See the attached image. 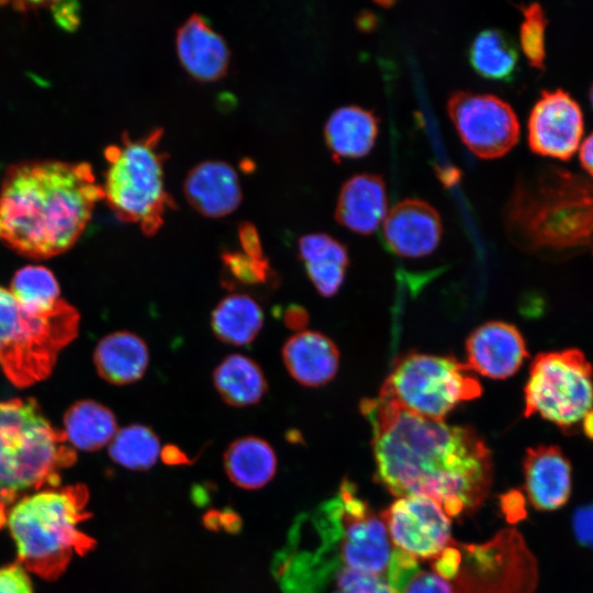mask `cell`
Wrapping results in <instances>:
<instances>
[{
    "instance_id": "6da1fadb",
    "label": "cell",
    "mask_w": 593,
    "mask_h": 593,
    "mask_svg": "<svg viewBox=\"0 0 593 593\" xmlns=\"http://www.w3.org/2000/svg\"><path fill=\"white\" fill-rule=\"evenodd\" d=\"M372 428L374 479L396 497L424 496L449 517L473 514L489 495L492 454L468 425L407 412L380 396L360 403Z\"/></svg>"
},
{
    "instance_id": "7a4b0ae2",
    "label": "cell",
    "mask_w": 593,
    "mask_h": 593,
    "mask_svg": "<svg viewBox=\"0 0 593 593\" xmlns=\"http://www.w3.org/2000/svg\"><path fill=\"white\" fill-rule=\"evenodd\" d=\"M102 199L88 163L14 164L0 187V239L25 257L51 258L78 240Z\"/></svg>"
},
{
    "instance_id": "3957f363",
    "label": "cell",
    "mask_w": 593,
    "mask_h": 593,
    "mask_svg": "<svg viewBox=\"0 0 593 593\" xmlns=\"http://www.w3.org/2000/svg\"><path fill=\"white\" fill-rule=\"evenodd\" d=\"M511 239L528 251L570 257L593 242V180L547 167L521 178L506 202Z\"/></svg>"
},
{
    "instance_id": "277c9868",
    "label": "cell",
    "mask_w": 593,
    "mask_h": 593,
    "mask_svg": "<svg viewBox=\"0 0 593 593\" xmlns=\"http://www.w3.org/2000/svg\"><path fill=\"white\" fill-rule=\"evenodd\" d=\"M87 503V488L75 484L46 486L19 496L9 508L0 506V526L8 527L19 563L55 580L74 556L90 551L96 541L80 529Z\"/></svg>"
},
{
    "instance_id": "5b68a950",
    "label": "cell",
    "mask_w": 593,
    "mask_h": 593,
    "mask_svg": "<svg viewBox=\"0 0 593 593\" xmlns=\"http://www.w3.org/2000/svg\"><path fill=\"white\" fill-rule=\"evenodd\" d=\"M76 461L63 430L55 428L34 399L0 401V505L20 494L59 485Z\"/></svg>"
},
{
    "instance_id": "8992f818",
    "label": "cell",
    "mask_w": 593,
    "mask_h": 593,
    "mask_svg": "<svg viewBox=\"0 0 593 593\" xmlns=\"http://www.w3.org/2000/svg\"><path fill=\"white\" fill-rule=\"evenodd\" d=\"M161 135L160 127L138 138L124 133L120 144L104 150V199L118 219L138 223L146 235L155 234L165 212L175 206L164 183L167 154L159 147Z\"/></svg>"
},
{
    "instance_id": "52a82bcc",
    "label": "cell",
    "mask_w": 593,
    "mask_h": 593,
    "mask_svg": "<svg viewBox=\"0 0 593 593\" xmlns=\"http://www.w3.org/2000/svg\"><path fill=\"white\" fill-rule=\"evenodd\" d=\"M78 311L64 300L46 313L32 312L0 287V367L16 387L47 378L59 351L77 335Z\"/></svg>"
},
{
    "instance_id": "ba28073f",
    "label": "cell",
    "mask_w": 593,
    "mask_h": 593,
    "mask_svg": "<svg viewBox=\"0 0 593 593\" xmlns=\"http://www.w3.org/2000/svg\"><path fill=\"white\" fill-rule=\"evenodd\" d=\"M428 562L452 593H534L538 583L536 557L516 528L502 529L482 544L452 539Z\"/></svg>"
},
{
    "instance_id": "9c48e42d",
    "label": "cell",
    "mask_w": 593,
    "mask_h": 593,
    "mask_svg": "<svg viewBox=\"0 0 593 593\" xmlns=\"http://www.w3.org/2000/svg\"><path fill=\"white\" fill-rule=\"evenodd\" d=\"M481 393V383L467 363L412 351L394 361L379 396L413 414L445 421L459 404Z\"/></svg>"
},
{
    "instance_id": "30bf717a",
    "label": "cell",
    "mask_w": 593,
    "mask_h": 593,
    "mask_svg": "<svg viewBox=\"0 0 593 593\" xmlns=\"http://www.w3.org/2000/svg\"><path fill=\"white\" fill-rule=\"evenodd\" d=\"M593 407V366L575 347L542 351L529 366L524 387V416L538 415L566 435L580 430Z\"/></svg>"
},
{
    "instance_id": "8fae6325",
    "label": "cell",
    "mask_w": 593,
    "mask_h": 593,
    "mask_svg": "<svg viewBox=\"0 0 593 593\" xmlns=\"http://www.w3.org/2000/svg\"><path fill=\"white\" fill-rule=\"evenodd\" d=\"M335 500L340 525L339 566L384 578L394 548L382 519L347 479L342 482Z\"/></svg>"
},
{
    "instance_id": "7c38bea8",
    "label": "cell",
    "mask_w": 593,
    "mask_h": 593,
    "mask_svg": "<svg viewBox=\"0 0 593 593\" xmlns=\"http://www.w3.org/2000/svg\"><path fill=\"white\" fill-rule=\"evenodd\" d=\"M447 110L462 142L481 158L503 156L518 141L516 113L495 94L455 90L448 97Z\"/></svg>"
},
{
    "instance_id": "4fadbf2b",
    "label": "cell",
    "mask_w": 593,
    "mask_h": 593,
    "mask_svg": "<svg viewBox=\"0 0 593 593\" xmlns=\"http://www.w3.org/2000/svg\"><path fill=\"white\" fill-rule=\"evenodd\" d=\"M380 518L392 546L421 561L433 560L452 540L450 517L424 496L398 497Z\"/></svg>"
},
{
    "instance_id": "5bb4252c",
    "label": "cell",
    "mask_w": 593,
    "mask_h": 593,
    "mask_svg": "<svg viewBox=\"0 0 593 593\" xmlns=\"http://www.w3.org/2000/svg\"><path fill=\"white\" fill-rule=\"evenodd\" d=\"M527 131L534 153L568 160L583 139V112L566 91H542L530 110Z\"/></svg>"
},
{
    "instance_id": "9a60e30c",
    "label": "cell",
    "mask_w": 593,
    "mask_h": 593,
    "mask_svg": "<svg viewBox=\"0 0 593 593\" xmlns=\"http://www.w3.org/2000/svg\"><path fill=\"white\" fill-rule=\"evenodd\" d=\"M443 224L437 210L417 198H405L394 204L382 222V237L394 254L418 258L438 245Z\"/></svg>"
},
{
    "instance_id": "2e32d148",
    "label": "cell",
    "mask_w": 593,
    "mask_h": 593,
    "mask_svg": "<svg viewBox=\"0 0 593 593\" xmlns=\"http://www.w3.org/2000/svg\"><path fill=\"white\" fill-rule=\"evenodd\" d=\"M466 354L472 371L496 380L515 374L528 357L519 329L502 321L477 327L466 340Z\"/></svg>"
},
{
    "instance_id": "e0dca14e",
    "label": "cell",
    "mask_w": 593,
    "mask_h": 593,
    "mask_svg": "<svg viewBox=\"0 0 593 593\" xmlns=\"http://www.w3.org/2000/svg\"><path fill=\"white\" fill-rule=\"evenodd\" d=\"M524 488L537 511L563 507L572 493V465L557 445L541 444L526 449L523 458Z\"/></svg>"
},
{
    "instance_id": "ac0fdd59",
    "label": "cell",
    "mask_w": 593,
    "mask_h": 593,
    "mask_svg": "<svg viewBox=\"0 0 593 593\" xmlns=\"http://www.w3.org/2000/svg\"><path fill=\"white\" fill-rule=\"evenodd\" d=\"M176 48L184 69L200 80L222 77L230 63L224 37L201 14L191 13L178 27Z\"/></svg>"
},
{
    "instance_id": "d6986e66",
    "label": "cell",
    "mask_w": 593,
    "mask_h": 593,
    "mask_svg": "<svg viewBox=\"0 0 593 593\" xmlns=\"http://www.w3.org/2000/svg\"><path fill=\"white\" fill-rule=\"evenodd\" d=\"M183 190L189 203L211 217L233 212L242 200L235 168L219 159H206L193 166L187 174Z\"/></svg>"
},
{
    "instance_id": "ffe728a7",
    "label": "cell",
    "mask_w": 593,
    "mask_h": 593,
    "mask_svg": "<svg viewBox=\"0 0 593 593\" xmlns=\"http://www.w3.org/2000/svg\"><path fill=\"white\" fill-rule=\"evenodd\" d=\"M388 213L385 182L380 175L360 172L342 186L335 208L336 221L358 234H370Z\"/></svg>"
},
{
    "instance_id": "44dd1931",
    "label": "cell",
    "mask_w": 593,
    "mask_h": 593,
    "mask_svg": "<svg viewBox=\"0 0 593 593\" xmlns=\"http://www.w3.org/2000/svg\"><path fill=\"white\" fill-rule=\"evenodd\" d=\"M282 361L289 374L304 387H321L336 374L339 351L335 343L316 331H302L282 346Z\"/></svg>"
},
{
    "instance_id": "7402d4cb",
    "label": "cell",
    "mask_w": 593,
    "mask_h": 593,
    "mask_svg": "<svg viewBox=\"0 0 593 593\" xmlns=\"http://www.w3.org/2000/svg\"><path fill=\"white\" fill-rule=\"evenodd\" d=\"M93 361L98 374L111 384L139 380L149 362L148 347L138 335L121 331L104 336L96 347Z\"/></svg>"
},
{
    "instance_id": "603a6c76",
    "label": "cell",
    "mask_w": 593,
    "mask_h": 593,
    "mask_svg": "<svg viewBox=\"0 0 593 593\" xmlns=\"http://www.w3.org/2000/svg\"><path fill=\"white\" fill-rule=\"evenodd\" d=\"M379 132V118L369 109L356 104L334 110L324 126V136L334 159L366 155Z\"/></svg>"
},
{
    "instance_id": "cb8c5ba5",
    "label": "cell",
    "mask_w": 593,
    "mask_h": 593,
    "mask_svg": "<svg viewBox=\"0 0 593 593\" xmlns=\"http://www.w3.org/2000/svg\"><path fill=\"white\" fill-rule=\"evenodd\" d=\"M299 256L317 292L333 296L342 287L349 264L347 248L326 233L303 235L298 243Z\"/></svg>"
},
{
    "instance_id": "d4e9b609",
    "label": "cell",
    "mask_w": 593,
    "mask_h": 593,
    "mask_svg": "<svg viewBox=\"0 0 593 593\" xmlns=\"http://www.w3.org/2000/svg\"><path fill=\"white\" fill-rule=\"evenodd\" d=\"M224 468L235 485L256 490L272 480L277 470V456L265 439L245 436L234 440L225 450Z\"/></svg>"
},
{
    "instance_id": "484cf974",
    "label": "cell",
    "mask_w": 593,
    "mask_h": 593,
    "mask_svg": "<svg viewBox=\"0 0 593 593\" xmlns=\"http://www.w3.org/2000/svg\"><path fill=\"white\" fill-rule=\"evenodd\" d=\"M213 384L222 400L235 407L257 404L268 390L261 367L240 354L226 356L216 366Z\"/></svg>"
},
{
    "instance_id": "4316f807",
    "label": "cell",
    "mask_w": 593,
    "mask_h": 593,
    "mask_svg": "<svg viewBox=\"0 0 593 593\" xmlns=\"http://www.w3.org/2000/svg\"><path fill=\"white\" fill-rule=\"evenodd\" d=\"M264 326V312L258 302L245 293L223 298L211 314V328L216 338L235 346L255 340Z\"/></svg>"
},
{
    "instance_id": "83f0119b",
    "label": "cell",
    "mask_w": 593,
    "mask_h": 593,
    "mask_svg": "<svg viewBox=\"0 0 593 593\" xmlns=\"http://www.w3.org/2000/svg\"><path fill=\"white\" fill-rule=\"evenodd\" d=\"M63 432L72 448L94 451L110 444L118 424L109 407L92 400H81L66 411Z\"/></svg>"
},
{
    "instance_id": "f1b7e54d",
    "label": "cell",
    "mask_w": 593,
    "mask_h": 593,
    "mask_svg": "<svg viewBox=\"0 0 593 593\" xmlns=\"http://www.w3.org/2000/svg\"><path fill=\"white\" fill-rule=\"evenodd\" d=\"M468 58L482 77L493 80L513 78L518 63V51L513 38L503 30H481L471 41Z\"/></svg>"
},
{
    "instance_id": "f546056e",
    "label": "cell",
    "mask_w": 593,
    "mask_h": 593,
    "mask_svg": "<svg viewBox=\"0 0 593 593\" xmlns=\"http://www.w3.org/2000/svg\"><path fill=\"white\" fill-rule=\"evenodd\" d=\"M160 454V443L148 426L132 424L116 432L109 444L111 459L131 470H146L153 467Z\"/></svg>"
},
{
    "instance_id": "4dcf8cb0",
    "label": "cell",
    "mask_w": 593,
    "mask_h": 593,
    "mask_svg": "<svg viewBox=\"0 0 593 593\" xmlns=\"http://www.w3.org/2000/svg\"><path fill=\"white\" fill-rule=\"evenodd\" d=\"M394 548V547H393ZM421 560L394 548L384 579L392 593H452L450 584Z\"/></svg>"
},
{
    "instance_id": "1f68e13d",
    "label": "cell",
    "mask_w": 593,
    "mask_h": 593,
    "mask_svg": "<svg viewBox=\"0 0 593 593\" xmlns=\"http://www.w3.org/2000/svg\"><path fill=\"white\" fill-rule=\"evenodd\" d=\"M10 292L32 312L54 310L59 298V286L53 272L43 266H25L12 278Z\"/></svg>"
},
{
    "instance_id": "d6a6232c",
    "label": "cell",
    "mask_w": 593,
    "mask_h": 593,
    "mask_svg": "<svg viewBox=\"0 0 593 593\" xmlns=\"http://www.w3.org/2000/svg\"><path fill=\"white\" fill-rule=\"evenodd\" d=\"M227 287H259L277 282L268 259L254 258L239 250H224L221 255Z\"/></svg>"
},
{
    "instance_id": "836d02e7",
    "label": "cell",
    "mask_w": 593,
    "mask_h": 593,
    "mask_svg": "<svg viewBox=\"0 0 593 593\" xmlns=\"http://www.w3.org/2000/svg\"><path fill=\"white\" fill-rule=\"evenodd\" d=\"M523 21L519 26V45L530 66L544 69L546 59L547 19L539 3L519 7Z\"/></svg>"
},
{
    "instance_id": "e575fe53",
    "label": "cell",
    "mask_w": 593,
    "mask_h": 593,
    "mask_svg": "<svg viewBox=\"0 0 593 593\" xmlns=\"http://www.w3.org/2000/svg\"><path fill=\"white\" fill-rule=\"evenodd\" d=\"M336 589L332 593H392L385 579L349 569L336 573Z\"/></svg>"
},
{
    "instance_id": "d590c367",
    "label": "cell",
    "mask_w": 593,
    "mask_h": 593,
    "mask_svg": "<svg viewBox=\"0 0 593 593\" xmlns=\"http://www.w3.org/2000/svg\"><path fill=\"white\" fill-rule=\"evenodd\" d=\"M0 593H34L27 570L19 562L0 567Z\"/></svg>"
},
{
    "instance_id": "8d00e7d4",
    "label": "cell",
    "mask_w": 593,
    "mask_h": 593,
    "mask_svg": "<svg viewBox=\"0 0 593 593\" xmlns=\"http://www.w3.org/2000/svg\"><path fill=\"white\" fill-rule=\"evenodd\" d=\"M572 532L580 545L593 549V503L582 505L574 511Z\"/></svg>"
},
{
    "instance_id": "74e56055",
    "label": "cell",
    "mask_w": 593,
    "mask_h": 593,
    "mask_svg": "<svg viewBox=\"0 0 593 593\" xmlns=\"http://www.w3.org/2000/svg\"><path fill=\"white\" fill-rule=\"evenodd\" d=\"M237 233L243 253L254 258H265L259 234L253 223L242 222Z\"/></svg>"
},
{
    "instance_id": "f35d334b",
    "label": "cell",
    "mask_w": 593,
    "mask_h": 593,
    "mask_svg": "<svg viewBox=\"0 0 593 593\" xmlns=\"http://www.w3.org/2000/svg\"><path fill=\"white\" fill-rule=\"evenodd\" d=\"M504 512L507 521L515 523L525 517V500L519 492L511 491L503 496Z\"/></svg>"
},
{
    "instance_id": "ab89813d",
    "label": "cell",
    "mask_w": 593,
    "mask_h": 593,
    "mask_svg": "<svg viewBox=\"0 0 593 593\" xmlns=\"http://www.w3.org/2000/svg\"><path fill=\"white\" fill-rule=\"evenodd\" d=\"M282 320L288 328L302 332L309 323V314L304 307L291 304L283 311Z\"/></svg>"
},
{
    "instance_id": "60d3db41",
    "label": "cell",
    "mask_w": 593,
    "mask_h": 593,
    "mask_svg": "<svg viewBox=\"0 0 593 593\" xmlns=\"http://www.w3.org/2000/svg\"><path fill=\"white\" fill-rule=\"evenodd\" d=\"M579 159L591 178H593V132L582 139L579 147Z\"/></svg>"
},
{
    "instance_id": "b9f144b4",
    "label": "cell",
    "mask_w": 593,
    "mask_h": 593,
    "mask_svg": "<svg viewBox=\"0 0 593 593\" xmlns=\"http://www.w3.org/2000/svg\"><path fill=\"white\" fill-rule=\"evenodd\" d=\"M580 430L584 436L593 441V407H591L583 416L580 423Z\"/></svg>"
},
{
    "instance_id": "7bdbcfd3",
    "label": "cell",
    "mask_w": 593,
    "mask_h": 593,
    "mask_svg": "<svg viewBox=\"0 0 593 593\" xmlns=\"http://www.w3.org/2000/svg\"><path fill=\"white\" fill-rule=\"evenodd\" d=\"M590 102H591L592 108H593V83H592L591 89H590Z\"/></svg>"
},
{
    "instance_id": "ee69618b",
    "label": "cell",
    "mask_w": 593,
    "mask_h": 593,
    "mask_svg": "<svg viewBox=\"0 0 593 593\" xmlns=\"http://www.w3.org/2000/svg\"><path fill=\"white\" fill-rule=\"evenodd\" d=\"M0 4H2V3H0Z\"/></svg>"
}]
</instances>
